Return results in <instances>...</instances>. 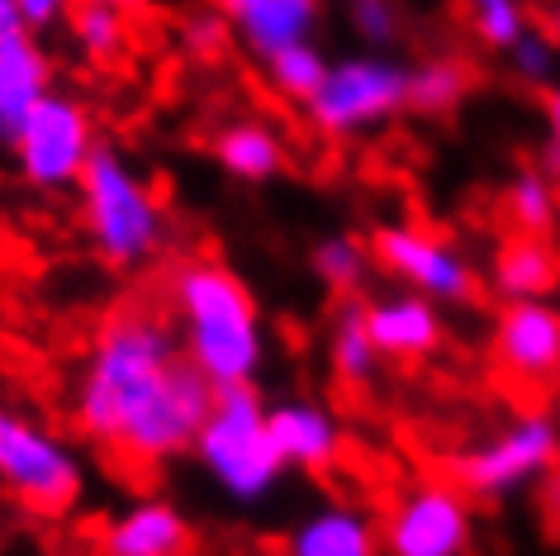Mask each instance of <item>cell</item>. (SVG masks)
<instances>
[{
  "instance_id": "obj_31",
  "label": "cell",
  "mask_w": 560,
  "mask_h": 556,
  "mask_svg": "<svg viewBox=\"0 0 560 556\" xmlns=\"http://www.w3.org/2000/svg\"><path fill=\"white\" fill-rule=\"evenodd\" d=\"M541 119H546V172H560V81L541 91Z\"/></svg>"
},
{
  "instance_id": "obj_35",
  "label": "cell",
  "mask_w": 560,
  "mask_h": 556,
  "mask_svg": "<svg viewBox=\"0 0 560 556\" xmlns=\"http://www.w3.org/2000/svg\"><path fill=\"white\" fill-rule=\"evenodd\" d=\"M91 5H115L124 15H133V10H143V0H91Z\"/></svg>"
},
{
  "instance_id": "obj_33",
  "label": "cell",
  "mask_w": 560,
  "mask_h": 556,
  "mask_svg": "<svg viewBox=\"0 0 560 556\" xmlns=\"http://www.w3.org/2000/svg\"><path fill=\"white\" fill-rule=\"evenodd\" d=\"M20 34H24L20 10L10 5V0H0V44H10V38H20Z\"/></svg>"
},
{
  "instance_id": "obj_34",
  "label": "cell",
  "mask_w": 560,
  "mask_h": 556,
  "mask_svg": "<svg viewBox=\"0 0 560 556\" xmlns=\"http://www.w3.org/2000/svg\"><path fill=\"white\" fill-rule=\"evenodd\" d=\"M537 24H541V30L556 38V48H560V0H546V5H541V15H537Z\"/></svg>"
},
{
  "instance_id": "obj_13",
  "label": "cell",
  "mask_w": 560,
  "mask_h": 556,
  "mask_svg": "<svg viewBox=\"0 0 560 556\" xmlns=\"http://www.w3.org/2000/svg\"><path fill=\"white\" fill-rule=\"evenodd\" d=\"M95 556H195V528L172 499L143 495L105 519Z\"/></svg>"
},
{
  "instance_id": "obj_32",
  "label": "cell",
  "mask_w": 560,
  "mask_h": 556,
  "mask_svg": "<svg viewBox=\"0 0 560 556\" xmlns=\"http://www.w3.org/2000/svg\"><path fill=\"white\" fill-rule=\"evenodd\" d=\"M537 490H541V513H546V523H551V533H560V466L537 485Z\"/></svg>"
},
{
  "instance_id": "obj_23",
  "label": "cell",
  "mask_w": 560,
  "mask_h": 556,
  "mask_svg": "<svg viewBox=\"0 0 560 556\" xmlns=\"http://www.w3.org/2000/svg\"><path fill=\"white\" fill-rule=\"evenodd\" d=\"M371 267H375L371 243L357 239V233H328V239H318L314 253H310V271L318 276V286L338 300H357Z\"/></svg>"
},
{
  "instance_id": "obj_7",
  "label": "cell",
  "mask_w": 560,
  "mask_h": 556,
  "mask_svg": "<svg viewBox=\"0 0 560 556\" xmlns=\"http://www.w3.org/2000/svg\"><path fill=\"white\" fill-rule=\"evenodd\" d=\"M0 490L34 513H67L86 495V462L48 424L0 405Z\"/></svg>"
},
{
  "instance_id": "obj_8",
  "label": "cell",
  "mask_w": 560,
  "mask_h": 556,
  "mask_svg": "<svg viewBox=\"0 0 560 556\" xmlns=\"http://www.w3.org/2000/svg\"><path fill=\"white\" fill-rule=\"evenodd\" d=\"M371 257L404 290L428 296L432 304H470L480 296V267L446 239L423 224H381L371 233Z\"/></svg>"
},
{
  "instance_id": "obj_19",
  "label": "cell",
  "mask_w": 560,
  "mask_h": 556,
  "mask_svg": "<svg viewBox=\"0 0 560 556\" xmlns=\"http://www.w3.org/2000/svg\"><path fill=\"white\" fill-rule=\"evenodd\" d=\"M209 152H214V162L233 181H243V186H266V181H276L290 162L285 138H280V129L266 119H229L214 134Z\"/></svg>"
},
{
  "instance_id": "obj_9",
  "label": "cell",
  "mask_w": 560,
  "mask_h": 556,
  "mask_svg": "<svg viewBox=\"0 0 560 556\" xmlns=\"http://www.w3.org/2000/svg\"><path fill=\"white\" fill-rule=\"evenodd\" d=\"M95 124H91V109L77 101V95H67L52 86L44 101L30 109V119H24V129L15 134V152L20 162V176L30 181L38 190H72L81 172H86L91 152H95Z\"/></svg>"
},
{
  "instance_id": "obj_15",
  "label": "cell",
  "mask_w": 560,
  "mask_h": 556,
  "mask_svg": "<svg viewBox=\"0 0 560 556\" xmlns=\"http://www.w3.org/2000/svg\"><path fill=\"white\" fill-rule=\"evenodd\" d=\"M209 5L229 20L233 38L257 62L290 44L314 38L318 20H324V0H209Z\"/></svg>"
},
{
  "instance_id": "obj_29",
  "label": "cell",
  "mask_w": 560,
  "mask_h": 556,
  "mask_svg": "<svg viewBox=\"0 0 560 556\" xmlns=\"http://www.w3.org/2000/svg\"><path fill=\"white\" fill-rule=\"evenodd\" d=\"M229 38H233V30L214 5L190 10V15L180 20V44H186L190 58H219V53L229 48Z\"/></svg>"
},
{
  "instance_id": "obj_24",
  "label": "cell",
  "mask_w": 560,
  "mask_h": 556,
  "mask_svg": "<svg viewBox=\"0 0 560 556\" xmlns=\"http://www.w3.org/2000/svg\"><path fill=\"white\" fill-rule=\"evenodd\" d=\"M67 34H72V44L86 62H115V58H124V48H129V15L115 5L77 0L72 15H67Z\"/></svg>"
},
{
  "instance_id": "obj_10",
  "label": "cell",
  "mask_w": 560,
  "mask_h": 556,
  "mask_svg": "<svg viewBox=\"0 0 560 556\" xmlns=\"http://www.w3.org/2000/svg\"><path fill=\"white\" fill-rule=\"evenodd\" d=\"M385 556H470L475 509L460 485L418 480L409 485L381 523Z\"/></svg>"
},
{
  "instance_id": "obj_36",
  "label": "cell",
  "mask_w": 560,
  "mask_h": 556,
  "mask_svg": "<svg viewBox=\"0 0 560 556\" xmlns=\"http://www.w3.org/2000/svg\"><path fill=\"white\" fill-rule=\"evenodd\" d=\"M556 391H560V377H556Z\"/></svg>"
},
{
  "instance_id": "obj_14",
  "label": "cell",
  "mask_w": 560,
  "mask_h": 556,
  "mask_svg": "<svg viewBox=\"0 0 560 556\" xmlns=\"http://www.w3.org/2000/svg\"><path fill=\"white\" fill-rule=\"evenodd\" d=\"M361 310H366V333L375 352L385 361H428L432 352H442L446 318L442 304H432L428 296L395 290V296L361 300Z\"/></svg>"
},
{
  "instance_id": "obj_12",
  "label": "cell",
  "mask_w": 560,
  "mask_h": 556,
  "mask_svg": "<svg viewBox=\"0 0 560 556\" xmlns=\"http://www.w3.org/2000/svg\"><path fill=\"white\" fill-rule=\"evenodd\" d=\"M266 428L280 452L285 471H304V476H328L338 471L347 452V428L328 405H318L310 395L295 399H276L266 405Z\"/></svg>"
},
{
  "instance_id": "obj_6",
  "label": "cell",
  "mask_w": 560,
  "mask_h": 556,
  "mask_svg": "<svg viewBox=\"0 0 560 556\" xmlns=\"http://www.w3.org/2000/svg\"><path fill=\"white\" fill-rule=\"evenodd\" d=\"M409 109V62L389 53H352L328 62L324 86L310 95L304 115L324 138H366Z\"/></svg>"
},
{
  "instance_id": "obj_30",
  "label": "cell",
  "mask_w": 560,
  "mask_h": 556,
  "mask_svg": "<svg viewBox=\"0 0 560 556\" xmlns=\"http://www.w3.org/2000/svg\"><path fill=\"white\" fill-rule=\"evenodd\" d=\"M10 5L20 10L24 34L44 38V34H52V30H62L67 15H72V5H77V0H10Z\"/></svg>"
},
{
  "instance_id": "obj_1",
  "label": "cell",
  "mask_w": 560,
  "mask_h": 556,
  "mask_svg": "<svg viewBox=\"0 0 560 556\" xmlns=\"http://www.w3.org/2000/svg\"><path fill=\"white\" fill-rule=\"evenodd\" d=\"M209 405L214 385L186 361L176 328L148 310L109 314L72 385L77 433L129 471L186 456Z\"/></svg>"
},
{
  "instance_id": "obj_5",
  "label": "cell",
  "mask_w": 560,
  "mask_h": 556,
  "mask_svg": "<svg viewBox=\"0 0 560 556\" xmlns=\"http://www.w3.org/2000/svg\"><path fill=\"white\" fill-rule=\"evenodd\" d=\"M560 466V419L541 409H527L480 438L470 452L452 462V485L485 505H509V499L537 490Z\"/></svg>"
},
{
  "instance_id": "obj_3",
  "label": "cell",
  "mask_w": 560,
  "mask_h": 556,
  "mask_svg": "<svg viewBox=\"0 0 560 556\" xmlns=\"http://www.w3.org/2000/svg\"><path fill=\"white\" fill-rule=\"evenodd\" d=\"M81 229L95 257L115 271H143L166 247V210L152 181L115 143H95L77 181Z\"/></svg>"
},
{
  "instance_id": "obj_17",
  "label": "cell",
  "mask_w": 560,
  "mask_h": 556,
  "mask_svg": "<svg viewBox=\"0 0 560 556\" xmlns=\"http://www.w3.org/2000/svg\"><path fill=\"white\" fill-rule=\"evenodd\" d=\"M52 91V62L34 34L0 44V148L15 143L30 109Z\"/></svg>"
},
{
  "instance_id": "obj_2",
  "label": "cell",
  "mask_w": 560,
  "mask_h": 556,
  "mask_svg": "<svg viewBox=\"0 0 560 556\" xmlns=\"http://www.w3.org/2000/svg\"><path fill=\"white\" fill-rule=\"evenodd\" d=\"M166 300L176 318V343L200 377L223 385H257L266 367V324L247 281L219 257H186L166 276Z\"/></svg>"
},
{
  "instance_id": "obj_22",
  "label": "cell",
  "mask_w": 560,
  "mask_h": 556,
  "mask_svg": "<svg viewBox=\"0 0 560 556\" xmlns=\"http://www.w3.org/2000/svg\"><path fill=\"white\" fill-rule=\"evenodd\" d=\"M470 95V67L452 53H428L409 62V109L413 115H452Z\"/></svg>"
},
{
  "instance_id": "obj_18",
  "label": "cell",
  "mask_w": 560,
  "mask_h": 556,
  "mask_svg": "<svg viewBox=\"0 0 560 556\" xmlns=\"http://www.w3.org/2000/svg\"><path fill=\"white\" fill-rule=\"evenodd\" d=\"M560 286V253L537 233H509L489 257V290L503 304L546 300Z\"/></svg>"
},
{
  "instance_id": "obj_4",
  "label": "cell",
  "mask_w": 560,
  "mask_h": 556,
  "mask_svg": "<svg viewBox=\"0 0 560 556\" xmlns=\"http://www.w3.org/2000/svg\"><path fill=\"white\" fill-rule=\"evenodd\" d=\"M190 456L214 480V490L233 505H261L280 490L285 462H280L271 428H266V399L257 385H223L214 391L200 433H195Z\"/></svg>"
},
{
  "instance_id": "obj_25",
  "label": "cell",
  "mask_w": 560,
  "mask_h": 556,
  "mask_svg": "<svg viewBox=\"0 0 560 556\" xmlns=\"http://www.w3.org/2000/svg\"><path fill=\"white\" fill-rule=\"evenodd\" d=\"M266 67V81H271L276 95H285V101L295 105H310V95L324 86L328 77V53L314 44V38H304V44H290L271 53V58H261Z\"/></svg>"
},
{
  "instance_id": "obj_26",
  "label": "cell",
  "mask_w": 560,
  "mask_h": 556,
  "mask_svg": "<svg viewBox=\"0 0 560 556\" xmlns=\"http://www.w3.org/2000/svg\"><path fill=\"white\" fill-rule=\"evenodd\" d=\"M460 10H466L470 38L480 48L499 53V58L532 30V24H537V15H532L527 0H460Z\"/></svg>"
},
{
  "instance_id": "obj_20",
  "label": "cell",
  "mask_w": 560,
  "mask_h": 556,
  "mask_svg": "<svg viewBox=\"0 0 560 556\" xmlns=\"http://www.w3.org/2000/svg\"><path fill=\"white\" fill-rule=\"evenodd\" d=\"M385 357L375 352L371 333H366V310L361 300H342V310L332 314L328 328V371L342 391H371L381 381Z\"/></svg>"
},
{
  "instance_id": "obj_11",
  "label": "cell",
  "mask_w": 560,
  "mask_h": 556,
  "mask_svg": "<svg viewBox=\"0 0 560 556\" xmlns=\"http://www.w3.org/2000/svg\"><path fill=\"white\" fill-rule=\"evenodd\" d=\"M494 361L517 385H551L560 377V310L551 300L503 304L494 318Z\"/></svg>"
},
{
  "instance_id": "obj_27",
  "label": "cell",
  "mask_w": 560,
  "mask_h": 556,
  "mask_svg": "<svg viewBox=\"0 0 560 556\" xmlns=\"http://www.w3.org/2000/svg\"><path fill=\"white\" fill-rule=\"evenodd\" d=\"M503 62H509L513 81H523V86H532V91H546V86L560 81V48L541 24H532V30L503 53Z\"/></svg>"
},
{
  "instance_id": "obj_16",
  "label": "cell",
  "mask_w": 560,
  "mask_h": 556,
  "mask_svg": "<svg viewBox=\"0 0 560 556\" xmlns=\"http://www.w3.org/2000/svg\"><path fill=\"white\" fill-rule=\"evenodd\" d=\"M280 556H385L381 523L357 505H318L280 537Z\"/></svg>"
},
{
  "instance_id": "obj_21",
  "label": "cell",
  "mask_w": 560,
  "mask_h": 556,
  "mask_svg": "<svg viewBox=\"0 0 560 556\" xmlns=\"http://www.w3.org/2000/svg\"><path fill=\"white\" fill-rule=\"evenodd\" d=\"M503 219H509L513 233H546L556 229L560 219V186L546 166H517L503 186Z\"/></svg>"
},
{
  "instance_id": "obj_28",
  "label": "cell",
  "mask_w": 560,
  "mask_h": 556,
  "mask_svg": "<svg viewBox=\"0 0 560 556\" xmlns=\"http://www.w3.org/2000/svg\"><path fill=\"white\" fill-rule=\"evenodd\" d=\"M347 24L371 53H389L404 34L399 0H347Z\"/></svg>"
}]
</instances>
